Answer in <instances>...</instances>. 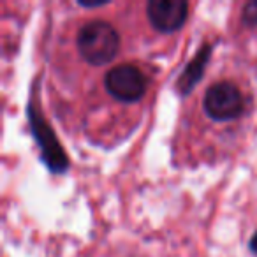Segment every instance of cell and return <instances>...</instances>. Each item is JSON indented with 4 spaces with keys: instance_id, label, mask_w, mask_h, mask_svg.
<instances>
[{
    "instance_id": "cell-1",
    "label": "cell",
    "mask_w": 257,
    "mask_h": 257,
    "mask_svg": "<svg viewBox=\"0 0 257 257\" xmlns=\"http://www.w3.org/2000/svg\"><path fill=\"white\" fill-rule=\"evenodd\" d=\"M118 44L120 39L116 30L102 20H92L85 23L76 37L79 55L92 65H102L113 60L118 51Z\"/></svg>"
},
{
    "instance_id": "cell-2",
    "label": "cell",
    "mask_w": 257,
    "mask_h": 257,
    "mask_svg": "<svg viewBox=\"0 0 257 257\" xmlns=\"http://www.w3.org/2000/svg\"><path fill=\"white\" fill-rule=\"evenodd\" d=\"M245 95L232 81H217L208 86L203 107L210 118L217 121L236 120L245 111Z\"/></svg>"
},
{
    "instance_id": "cell-3",
    "label": "cell",
    "mask_w": 257,
    "mask_h": 257,
    "mask_svg": "<svg viewBox=\"0 0 257 257\" xmlns=\"http://www.w3.org/2000/svg\"><path fill=\"white\" fill-rule=\"evenodd\" d=\"M104 86L111 97L123 102H134L145 95L148 79L140 67L133 64H120L111 67L104 76Z\"/></svg>"
},
{
    "instance_id": "cell-4",
    "label": "cell",
    "mask_w": 257,
    "mask_h": 257,
    "mask_svg": "<svg viewBox=\"0 0 257 257\" xmlns=\"http://www.w3.org/2000/svg\"><path fill=\"white\" fill-rule=\"evenodd\" d=\"M150 23L161 32H175L185 23L189 4L183 0H152L147 4Z\"/></svg>"
},
{
    "instance_id": "cell-5",
    "label": "cell",
    "mask_w": 257,
    "mask_h": 257,
    "mask_svg": "<svg viewBox=\"0 0 257 257\" xmlns=\"http://www.w3.org/2000/svg\"><path fill=\"white\" fill-rule=\"evenodd\" d=\"M243 22L250 27H257V0H252V2H246L243 6Z\"/></svg>"
},
{
    "instance_id": "cell-6",
    "label": "cell",
    "mask_w": 257,
    "mask_h": 257,
    "mask_svg": "<svg viewBox=\"0 0 257 257\" xmlns=\"http://www.w3.org/2000/svg\"><path fill=\"white\" fill-rule=\"evenodd\" d=\"M252 250H253V252H257V234L252 238Z\"/></svg>"
}]
</instances>
